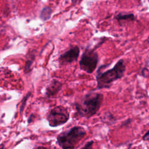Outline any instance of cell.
Here are the masks:
<instances>
[{
  "mask_svg": "<svg viewBox=\"0 0 149 149\" xmlns=\"http://www.w3.org/2000/svg\"><path fill=\"white\" fill-rule=\"evenodd\" d=\"M86 135V131L83 127L74 126L58 134L56 143L62 149H74Z\"/></svg>",
  "mask_w": 149,
  "mask_h": 149,
  "instance_id": "obj_3",
  "label": "cell"
},
{
  "mask_svg": "<svg viewBox=\"0 0 149 149\" xmlns=\"http://www.w3.org/2000/svg\"><path fill=\"white\" fill-rule=\"evenodd\" d=\"M31 93L30 91V92L27 93L25 96L23 97V98L22 99V104H21V105H20V109H19L20 113H21L23 111V110L24 109V107H25V105L26 104V102H27V100L29 98V97L31 96Z\"/></svg>",
  "mask_w": 149,
  "mask_h": 149,
  "instance_id": "obj_12",
  "label": "cell"
},
{
  "mask_svg": "<svg viewBox=\"0 0 149 149\" xmlns=\"http://www.w3.org/2000/svg\"><path fill=\"white\" fill-rule=\"evenodd\" d=\"M93 144H94V141L93 140H90L89 141H87L80 149H93Z\"/></svg>",
  "mask_w": 149,
  "mask_h": 149,
  "instance_id": "obj_13",
  "label": "cell"
},
{
  "mask_svg": "<svg viewBox=\"0 0 149 149\" xmlns=\"http://www.w3.org/2000/svg\"><path fill=\"white\" fill-rule=\"evenodd\" d=\"M52 9L51 7L48 6H44L40 11V18L44 22L49 20L52 13Z\"/></svg>",
  "mask_w": 149,
  "mask_h": 149,
  "instance_id": "obj_9",
  "label": "cell"
},
{
  "mask_svg": "<svg viewBox=\"0 0 149 149\" xmlns=\"http://www.w3.org/2000/svg\"><path fill=\"white\" fill-rule=\"evenodd\" d=\"M4 148H5V146H4L3 144L1 143V146H0V149H4Z\"/></svg>",
  "mask_w": 149,
  "mask_h": 149,
  "instance_id": "obj_18",
  "label": "cell"
},
{
  "mask_svg": "<svg viewBox=\"0 0 149 149\" xmlns=\"http://www.w3.org/2000/svg\"><path fill=\"white\" fill-rule=\"evenodd\" d=\"M114 19L119 23L122 21L133 22L136 20L134 14L130 12H119L115 15Z\"/></svg>",
  "mask_w": 149,
  "mask_h": 149,
  "instance_id": "obj_8",
  "label": "cell"
},
{
  "mask_svg": "<svg viewBox=\"0 0 149 149\" xmlns=\"http://www.w3.org/2000/svg\"><path fill=\"white\" fill-rule=\"evenodd\" d=\"M80 54V48L77 45H73L69 49L61 54L58 57V62L60 65H67L76 62Z\"/></svg>",
  "mask_w": 149,
  "mask_h": 149,
  "instance_id": "obj_6",
  "label": "cell"
},
{
  "mask_svg": "<svg viewBox=\"0 0 149 149\" xmlns=\"http://www.w3.org/2000/svg\"><path fill=\"white\" fill-rule=\"evenodd\" d=\"M126 70V65L122 59H119L114 66L102 72L99 68L96 74V89L109 88L113 82L122 78Z\"/></svg>",
  "mask_w": 149,
  "mask_h": 149,
  "instance_id": "obj_2",
  "label": "cell"
},
{
  "mask_svg": "<svg viewBox=\"0 0 149 149\" xmlns=\"http://www.w3.org/2000/svg\"><path fill=\"white\" fill-rule=\"evenodd\" d=\"M99 61L98 53L95 49L86 48L79 61V68L87 73H92L97 68Z\"/></svg>",
  "mask_w": 149,
  "mask_h": 149,
  "instance_id": "obj_5",
  "label": "cell"
},
{
  "mask_svg": "<svg viewBox=\"0 0 149 149\" xmlns=\"http://www.w3.org/2000/svg\"><path fill=\"white\" fill-rule=\"evenodd\" d=\"M104 95L102 93L90 91L76 101L74 105L76 109V118H84L88 119L94 115L100 109Z\"/></svg>",
  "mask_w": 149,
  "mask_h": 149,
  "instance_id": "obj_1",
  "label": "cell"
},
{
  "mask_svg": "<svg viewBox=\"0 0 149 149\" xmlns=\"http://www.w3.org/2000/svg\"><path fill=\"white\" fill-rule=\"evenodd\" d=\"M69 116L66 108L58 105L50 109L46 116V119L49 126L55 127L66 123L69 119Z\"/></svg>",
  "mask_w": 149,
  "mask_h": 149,
  "instance_id": "obj_4",
  "label": "cell"
},
{
  "mask_svg": "<svg viewBox=\"0 0 149 149\" xmlns=\"http://www.w3.org/2000/svg\"><path fill=\"white\" fill-rule=\"evenodd\" d=\"M35 59V54L34 52H31V54H29L28 59L26 60L24 69H23V72L25 74H27L30 73L31 71V66L34 62Z\"/></svg>",
  "mask_w": 149,
  "mask_h": 149,
  "instance_id": "obj_10",
  "label": "cell"
},
{
  "mask_svg": "<svg viewBox=\"0 0 149 149\" xmlns=\"http://www.w3.org/2000/svg\"><path fill=\"white\" fill-rule=\"evenodd\" d=\"M132 122V119L131 118H129L122 122V123L121 125V127H127L129 125H130Z\"/></svg>",
  "mask_w": 149,
  "mask_h": 149,
  "instance_id": "obj_14",
  "label": "cell"
},
{
  "mask_svg": "<svg viewBox=\"0 0 149 149\" xmlns=\"http://www.w3.org/2000/svg\"><path fill=\"white\" fill-rule=\"evenodd\" d=\"M115 121H116V119L112 115V114H111L110 112H106L104 114L103 116V122H106L107 123L109 122L111 124H112Z\"/></svg>",
  "mask_w": 149,
  "mask_h": 149,
  "instance_id": "obj_11",
  "label": "cell"
},
{
  "mask_svg": "<svg viewBox=\"0 0 149 149\" xmlns=\"http://www.w3.org/2000/svg\"><path fill=\"white\" fill-rule=\"evenodd\" d=\"M142 140L145 141H149V130L147 131L145 134L142 136Z\"/></svg>",
  "mask_w": 149,
  "mask_h": 149,
  "instance_id": "obj_15",
  "label": "cell"
},
{
  "mask_svg": "<svg viewBox=\"0 0 149 149\" xmlns=\"http://www.w3.org/2000/svg\"><path fill=\"white\" fill-rule=\"evenodd\" d=\"M63 84L56 79H52L47 86L45 94L48 97H52L56 95L62 88Z\"/></svg>",
  "mask_w": 149,
  "mask_h": 149,
  "instance_id": "obj_7",
  "label": "cell"
},
{
  "mask_svg": "<svg viewBox=\"0 0 149 149\" xmlns=\"http://www.w3.org/2000/svg\"><path fill=\"white\" fill-rule=\"evenodd\" d=\"M36 149H48V148L44 146H37Z\"/></svg>",
  "mask_w": 149,
  "mask_h": 149,
  "instance_id": "obj_17",
  "label": "cell"
},
{
  "mask_svg": "<svg viewBox=\"0 0 149 149\" xmlns=\"http://www.w3.org/2000/svg\"><path fill=\"white\" fill-rule=\"evenodd\" d=\"M33 118H34L33 114H31V115L29 116V118H28V120H27L28 123H30L32 122Z\"/></svg>",
  "mask_w": 149,
  "mask_h": 149,
  "instance_id": "obj_16",
  "label": "cell"
}]
</instances>
